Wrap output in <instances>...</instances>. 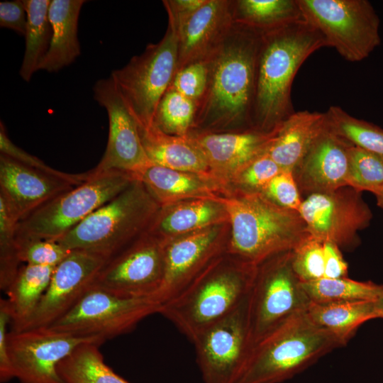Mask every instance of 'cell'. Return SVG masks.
<instances>
[{"instance_id": "cb8c5ba5", "label": "cell", "mask_w": 383, "mask_h": 383, "mask_svg": "<svg viewBox=\"0 0 383 383\" xmlns=\"http://www.w3.org/2000/svg\"><path fill=\"white\" fill-rule=\"evenodd\" d=\"M138 127L145 151L152 165L196 174L216 182L203 155L189 135L167 134L154 124Z\"/></svg>"}, {"instance_id": "bcb514c9", "label": "cell", "mask_w": 383, "mask_h": 383, "mask_svg": "<svg viewBox=\"0 0 383 383\" xmlns=\"http://www.w3.org/2000/svg\"><path fill=\"white\" fill-rule=\"evenodd\" d=\"M206 0H163L162 3L167 13L168 22L176 30L182 26Z\"/></svg>"}, {"instance_id": "7dc6e473", "label": "cell", "mask_w": 383, "mask_h": 383, "mask_svg": "<svg viewBox=\"0 0 383 383\" xmlns=\"http://www.w3.org/2000/svg\"><path fill=\"white\" fill-rule=\"evenodd\" d=\"M324 278L347 277L348 263L344 260L340 248L330 242L323 243Z\"/></svg>"}, {"instance_id": "277c9868", "label": "cell", "mask_w": 383, "mask_h": 383, "mask_svg": "<svg viewBox=\"0 0 383 383\" xmlns=\"http://www.w3.org/2000/svg\"><path fill=\"white\" fill-rule=\"evenodd\" d=\"M341 346L306 311L297 312L253 344L232 383L283 382Z\"/></svg>"}, {"instance_id": "8d00e7d4", "label": "cell", "mask_w": 383, "mask_h": 383, "mask_svg": "<svg viewBox=\"0 0 383 383\" xmlns=\"http://www.w3.org/2000/svg\"><path fill=\"white\" fill-rule=\"evenodd\" d=\"M18 222L8 202L0 195V288L4 292L21 267L16 238Z\"/></svg>"}, {"instance_id": "836d02e7", "label": "cell", "mask_w": 383, "mask_h": 383, "mask_svg": "<svg viewBox=\"0 0 383 383\" xmlns=\"http://www.w3.org/2000/svg\"><path fill=\"white\" fill-rule=\"evenodd\" d=\"M325 113L329 127L336 134L353 145L383 155V128L338 106H330Z\"/></svg>"}, {"instance_id": "ba28073f", "label": "cell", "mask_w": 383, "mask_h": 383, "mask_svg": "<svg viewBox=\"0 0 383 383\" xmlns=\"http://www.w3.org/2000/svg\"><path fill=\"white\" fill-rule=\"evenodd\" d=\"M177 57V30L168 22L158 43L148 44L141 54L111 72L110 76L139 126L153 124L157 105L176 73Z\"/></svg>"}, {"instance_id": "9a60e30c", "label": "cell", "mask_w": 383, "mask_h": 383, "mask_svg": "<svg viewBox=\"0 0 383 383\" xmlns=\"http://www.w3.org/2000/svg\"><path fill=\"white\" fill-rule=\"evenodd\" d=\"M93 91L94 99L106 110L109 137L101 160L90 171L93 174L120 171L136 179L152 165L143 145L138 124L111 76L98 80Z\"/></svg>"}, {"instance_id": "f546056e", "label": "cell", "mask_w": 383, "mask_h": 383, "mask_svg": "<svg viewBox=\"0 0 383 383\" xmlns=\"http://www.w3.org/2000/svg\"><path fill=\"white\" fill-rule=\"evenodd\" d=\"M233 22L259 31L305 20L298 0H233Z\"/></svg>"}, {"instance_id": "4316f807", "label": "cell", "mask_w": 383, "mask_h": 383, "mask_svg": "<svg viewBox=\"0 0 383 383\" xmlns=\"http://www.w3.org/2000/svg\"><path fill=\"white\" fill-rule=\"evenodd\" d=\"M166 208L159 213L150 232L165 240L215 226L228 220L222 204L216 199H192Z\"/></svg>"}, {"instance_id": "e575fe53", "label": "cell", "mask_w": 383, "mask_h": 383, "mask_svg": "<svg viewBox=\"0 0 383 383\" xmlns=\"http://www.w3.org/2000/svg\"><path fill=\"white\" fill-rule=\"evenodd\" d=\"M196 104L170 86L160 99L153 124L164 133L187 136L193 128Z\"/></svg>"}, {"instance_id": "f1b7e54d", "label": "cell", "mask_w": 383, "mask_h": 383, "mask_svg": "<svg viewBox=\"0 0 383 383\" xmlns=\"http://www.w3.org/2000/svg\"><path fill=\"white\" fill-rule=\"evenodd\" d=\"M306 313L316 325L333 334L343 346L362 323L377 318L374 301L328 304L311 301Z\"/></svg>"}, {"instance_id": "3957f363", "label": "cell", "mask_w": 383, "mask_h": 383, "mask_svg": "<svg viewBox=\"0 0 383 383\" xmlns=\"http://www.w3.org/2000/svg\"><path fill=\"white\" fill-rule=\"evenodd\" d=\"M231 226L228 253L257 267L293 251L309 234L299 211L282 207L260 192L217 198Z\"/></svg>"}, {"instance_id": "ac0fdd59", "label": "cell", "mask_w": 383, "mask_h": 383, "mask_svg": "<svg viewBox=\"0 0 383 383\" xmlns=\"http://www.w3.org/2000/svg\"><path fill=\"white\" fill-rule=\"evenodd\" d=\"M278 130L192 131L188 135L203 155L211 175L218 184L234 181L249 164L267 151Z\"/></svg>"}, {"instance_id": "484cf974", "label": "cell", "mask_w": 383, "mask_h": 383, "mask_svg": "<svg viewBox=\"0 0 383 383\" xmlns=\"http://www.w3.org/2000/svg\"><path fill=\"white\" fill-rule=\"evenodd\" d=\"M84 0H52L48 16L52 28L49 50L40 70L55 72L72 64L80 55L78 21Z\"/></svg>"}, {"instance_id": "44dd1931", "label": "cell", "mask_w": 383, "mask_h": 383, "mask_svg": "<svg viewBox=\"0 0 383 383\" xmlns=\"http://www.w3.org/2000/svg\"><path fill=\"white\" fill-rule=\"evenodd\" d=\"M74 186L77 185L0 154V195L19 221Z\"/></svg>"}, {"instance_id": "f6af8a7d", "label": "cell", "mask_w": 383, "mask_h": 383, "mask_svg": "<svg viewBox=\"0 0 383 383\" xmlns=\"http://www.w3.org/2000/svg\"><path fill=\"white\" fill-rule=\"evenodd\" d=\"M27 26V12L23 1L0 2V26L11 29L18 35H25Z\"/></svg>"}, {"instance_id": "5b68a950", "label": "cell", "mask_w": 383, "mask_h": 383, "mask_svg": "<svg viewBox=\"0 0 383 383\" xmlns=\"http://www.w3.org/2000/svg\"><path fill=\"white\" fill-rule=\"evenodd\" d=\"M214 260L179 294L160 305L158 313L192 342L248 296L257 267L233 257Z\"/></svg>"}, {"instance_id": "c3c4849f", "label": "cell", "mask_w": 383, "mask_h": 383, "mask_svg": "<svg viewBox=\"0 0 383 383\" xmlns=\"http://www.w3.org/2000/svg\"><path fill=\"white\" fill-rule=\"evenodd\" d=\"M374 307L377 318H383V295L374 301Z\"/></svg>"}, {"instance_id": "30bf717a", "label": "cell", "mask_w": 383, "mask_h": 383, "mask_svg": "<svg viewBox=\"0 0 383 383\" xmlns=\"http://www.w3.org/2000/svg\"><path fill=\"white\" fill-rule=\"evenodd\" d=\"M292 252L257 267L247 300L251 347L292 315L306 311L311 303L293 271Z\"/></svg>"}, {"instance_id": "74e56055", "label": "cell", "mask_w": 383, "mask_h": 383, "mask_svg": "<svg viewBox=\"0 0 383 383\" xmlns=\"http://www.w3.org/2000/svg\"><path fill=\"white\" fill-rule=\"evenodd\" d=\"M292 267L302 283L323 278V243L309 235L292 252Z\"/></svg>"}, {"instance_id": "e0dca14e", "label": "cell", "mask_w": 383, "mask_h": 383, "mask_svg": "<svg viewBox=\"0 0 383 383\" xmlns=\"http://www.w3.org/2000/svg\"><path fill=\"white\" fill-rule=\"evenodd\" d=\"M104 262L90 252L71 250L55 266L39 304L23 330L49 327L68 313L93 285Z\"/></svg>"}, {"instance_id": "b9f144b4", "label": "cell", "mask_w": 383, "mask_h": 383, "mask_svg": "<svg viewBox=\"0 0 383 383\" xmlns=\"http://www.w3.org/2000/svg\"><path fill=\"white\" fill-rule=\"evenodd\" d=\"M282 168L267 151L249 164L234 179L245 191L260 192L279 173Z\"/></svg>"}, {"instance_id": "d6a6232c", "label": "cell", "mask_w": 383, "mask_h": 383, "mask_svg": "<svg viewBox=\"0 0 383 383\" xmlns=\"http://www.w3.org/2000/svg\"><path fill=\"white\" fill-rule=\"evenodd\" d=\"M301 286L311 302L318 304L375 301L383 295V285L342 277L321 278Z\"/></svg>"}, {"instance_id": "ffe728a7", "label": "cell", "mask_w": 383, "mask_h": 383, "mask_svg": "<svg viewBox=\"0 0 383 383\" xmlns=\"http://www.w3.org/2000/svg\"><path fill=\"white\" fill-rule=\"evenodd\" d=\"M350 145L332 131L327 122L325 128L293 171L300 193L309 195L348 187Z\"/></svg>"}, {"instance_id": "4dcf8cb0", "label": "cell", "mask_w": 383, "mask_h": 383, "mask_svg": "<svg viewBox=\"0 0 383 383\" xmlns=\"http://www.w3.org/2000/svg\"><path fill=\"white\" fill-rule=\"evenodd\" d=\"M27 12L25 52L19 70L21 78L29 82L39 70L52 40V28L48 11L50 0H23Z\"/></svg>"}, {"instance_id": "9c48e42d", "label": "cell", "mask_w": 383, "mask_h": 383, "mask_svg": "<svg viewBox=\"0 0 383 383\" xmlns=\"http://www.w3.org/2000/svg\"><path fill=\"white\" fill-rule=\"evenodd\" d=\"M304 17L345 60L360 62L381 43L379 18L367 0H298Z\"/></svg>"}, {"instance_id": "7402d4cb", "label": "cell", "mask_w": 383, "mask_h": 383, "mask_svg": "<svg viewBox=\"0 0 383 383\" xmlns=\"http://www.w3.org/2000/svg\"><path fill=\"white\" fill-rule=\"evenodd\" d=\"M233 0H206L177 30L176 72L187 65L207 59L222 43L233 22Z\"/></svg>"}, {"instance_id": "52a82bcc", "label": "cell", "mask_w": 383, "mask_h": 383, "mask_svg": "<svg viewBox=\"0 0 383 383\" xmlns=\"http://www.w3.org/2000/svg\"><path fill=\"white\" fill-rule=\"evenodd\" d=\"M88 172L89 177L84 182L21 219L16 237L57 241L135 179L132 174L120 171Z\"/></svg>"}, {"instance_id": "2e32d148", "label": "cell", "mask_w": 383, "mask_h": 383, "mask_svg": "<svg viewBox=\"0 0 383 383\" xmlns=\"http://www.w3.org/2000/svg\"><path fill=\"white\" fill-rule=\"evenodd\" d=\"M247 299L192 341L204 383H232L250 348Z\"/></svg>"}, {"instance_id": "1f68e13d", "label": "cell", "mask_w": 383, "mask_h": 383, "mask_svg": "<svg viewBox=\"0 0 383 383\" xmlns=\"http://www.w3.org/2000/svg\"><path fill=\"white\" fill-rule=\"evenodd\" d=\"M99 347L83 343L61 361L57 370L63 379L67 383H129L105 363Z\"/></svg>"}, {"instance_id": "7bdbcfd3", "label": "cell", "mask_w": 383, "mask_h": 383, "mask_svg": "<svg viewBox=\"0 0 383 383\" xmlns=\"http://www.w3.org/2000/svg\"><path fill=\"white\" fill-rule=\"evenodd\" d=\"M261 192L275 204L299 212L303 200L292 172L282 171Z\"/></svg>"}, {"instance_id": "603a6c76", "label": "cell", "mask_w": 383, "mask_h": 383, "mask_svg": "<svg viewBox=\"0 0 383 383\" xmlns=\"http://www.w3.org/2000/svg\"><path fill=\"white\" fill-rule=\"evenodd\" d=\"M326 125L325 112L295 111L280 126L267 152L282 170L293 172Z\"/></svg>"}, {"instance_id": "f35d334b", "label": "cell", "mask_w": 383, "mask_h": 383, "mask_svg": "<svg viewBox=\"0 0 383 383\" xmlns=\"http://www.w3.org/2000/svg\"><path fill=\"white\" fill-rule=\"evenodd\" d=\"M16 242L19 259L28 265L55 267L71 251L55 240L16 238Z\"/></svg>"}, {"instance_id": "83f0119b", "label": "cell", "mask_w": 383, "mask_h": 383, "mask_svg": "<svg viewBox=\"0 0 383 383\" xmlns=\"http://www.w3.org/2000/svg\"><path fill=\"white\" fill-rule=\"evenodd\" d=\"M55 267L26 264L21 266L5 292L11 314V331H22L39 304Z\"/></svg>"}, {"instance_id": "4fadbf2b", "label": "cell", "mask_w": 383, "mask_h": 383, "mask_svg": "<svg viewBox=\"0 0 383 383\" xmlns=\"http://www.w3.org/2000/svg\"><path fill=\"white\" fill-rule=\"evenodd\" d=\"M360 192L350 187L315 193L302 201L299 210L309 234L340 248L359 243L357 232L370 226L372 211Z\"/></svg>"}, {"instance_id": "d590c367", "label": "cell", "mask_w": 383, "mask_h": 383, "mask_svg": "<svg viewBox=\"0 0 383 383\" xmlns=\"http://www.w3.org/2000/svg\"><path fill=\"white\" fill-rule=\"evenodd\" d=\"M348 153V186L379 195L383 190V155L351 143Z\"/></svg>"}, {"instance_id": "ee69618b", "label": "cell", "mask_w": 383, "mask_h": 383, "mask_svg": "<svg viewBox=\"0 0 383 383\" xmlns=\"http://www.w3.org/2000/svg\"><path fill=\"white\" fill-rule=\"evenodd\" d=\"M11 314L6 299L0 300V381L6 382L15 377L8 348V325Z\"/></svg>"}, {"instance_id": "8992f818", "label": "cell", "mask_w": 383, "mask_h": 383, "mask_svg": "<svg viewBox=\"0 0 383 383\" xmlns=\"http://www.w3.org/2000/svg\"><path fill=\"white\" fill-rule=\"evenodd\" d=\"M159 206L135 179L57 241L69 250L86 251L106 261L151 231Z\"/></svg>"}, {"instance_id": "d6986e66", "label": "cell", "mask_w": 383, "mask_h": 383, "mask_svg": "<svg viewBox=\"0 0 383 383\" xmlns=\"http://www.w3.org/2000/svg\"><path fill=\"white\" fill-rule=\"evenodd\" d=\"M214 226L165 240V268L154 299L160 305L179 294L209 265L218 252Z\"/></svg>"}, {"instance_id": "ab89813d", "label": "cell", "mask_w": 383, "mask_h": 383, "mask_svg": "<svg viewBox=\"0 0 383 383\" xmlns=\"http://www.w3.org/2000/svg\"><path fill=\"white\" fill-rule=\"evenodd\" d=\"M208 79L209 63L206 59L190 63L177 71L170 86L197 106L206 92Z\"/></svg>"}, {"instance_id": "681fc988", "label": "cell", "mask_w": 383, "mask_h": 383, "mask_svg": "<svg viewBox=\"0 0 383 383\" xmlns=\"http://www.w3.org/2000/svg\"><path fill=\"white\" fill-rule=\"evenodd\" d=\"M377 205L383 209V190L379 195L376 196Z\"/></svg>"}, {"instance_id": "60d3db41", "label": "cell", "mask_w": 383, "mask_h": 383, "mask_svg": "<svg viewBox=\"0 0 383 383\" xmlns=\"http://www.w3.org/2000/svg\"><path fill=\"white\" fill-rule=\"evenodd\" d=\"M0 152L30 167L67 180L74 185L82 183L89 177V172L81 174H70L55 170L46 165L38 157L21 149L9 138L2 122L0 123Z\"/></svg>"}, {"instance_id": "5bb4252c", "label": "cell", "mask_w": 383, "mask_h": 383, "mask_svg": "<svg viewBox=\"0 0 383 383\" xmlns=\"http://www.w3.org/2000/svg\"><path fill=\"white\" fill-rule=\"evenodd\" d=\"M101 345L95 337H79L48 327L10 331L8 348L15 377L21 383H67L57 370L59 363L83 343Z\"/></svg>"}, {"instance_id": "d4e9b609", "label": "cell", "mask_w": 383, "mask_h": 383, "mask_svg": "<svg viewBox=\"0 0 383 383\" xmlns=\"http://www.w3.org/2000/svg\"><path fill=\"white\" fill-rule=\"evenodd\" d=\"M161 207L192 199H216L218 184L196 174L151 165L136 178Z\"/></svg>"}, {"instance_id": "6da1fadb", "label": "cell", "mask_w": 383, "mask_h": 383, "mask_svg": "<svg viewBox=\"0 0 383 383\" xmlns=\"http://www.w3.org/2000/svg\"><path fill=\"white\" fill-rule=\"evenodd\" d=\"M261 34V31L234 23L207 58V87L196 106L192 131L231 132L253 128L252 114Z\"/></svg>"}, {"instance_id": "7a4b0ae2", "label": "cell", "mask_w": 383, "mask_h": 383, "mask_svg": "<svg viewBox=\"0 0 383 383\" xmlns=\"http://www.w3.org/2000/svg\"><path fill=\"white\" fill-rule=\"evenodd\" d=\"M323 47H327L324 37L306 20L262 32L252 114L253 128L274 131L295 112L291 97L293 81L302 64Z\"/></svg>"}, {"instance_id": "8fae6325", "label": "cell", "mask_w": 383, "mask_h": 383, "mask_svg": "<svg viewBox=\"0 0 383 383\" xmlns=\"http://www.w3.org/2000/svg\"><path fill=\"white\" fill-rule=\"evenodd\" d=\"M160 308L152 299L121 297L93 284L68 313L48 328L105 342L131 331Z\"/></svg>"}, {"instance_id": "7c38bea8", "label": "cell", "mask_w": 383, "mask_h": 383, "mask_svg": "<svg viewBox=\"0 0 383 383\" xmlns=\"http://www.w3.org/2000/svg\"><path fill=\"white\" fill-rule=\"evenodd\" d=\"M165 246L160 235L144 234L106 260L93 284L121 297L154 299L163 279Z\"/></svg>"}]
</instances>
